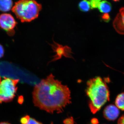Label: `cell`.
Here are the masks:
<instances>
[{"mask_svg":"<svg viewBox=\"0 0 124 124\" xmlns=\"http://www.w3.org/2000/svg\"><path fill=\"white\" fill-rule=\"evenodd\" d=\"M32 95L35 106L49 113L62 112L71 102L69 88L55 79L52 74L36 85Z\"/></svg>","mask_w":124,"mask_h":124,"instance_id":"6da1fadb","label":"cell"},{"mask_svg":"<svg viewBox=\"0 0 124 124\" xmlns=\"http://www.w3.org/2000/svg\"><path fill=\"white\" fill-rule=\"evenodd\" d=\"M86 84V93L89 99V107L94 114L109 101L110 92L105 81L99 77L89 80Z\"/></svg>","mask_w":124,"mask_h":124,"instance_id":"7a4b0ae2","label":"cell"},{"mask_svg":"<svg viewBox=\"0 0 124 124\" xmlns=\"http://www.w3.org/2000/svg\"><path fill=\"white\" fill-rule=\"evenodd\" d=\"M42 5L35 0H22L16 2L12 11L22 22H31L38 17Z\"/></svg>","mask_w":124,"mask_h":124,"instance_id":"3957f363","label":"cell"},{"mask_svg":"<svg viewBox=\"0 0 124 124\" xmlns=\"http://www.w3.org/2000/svg\"><path fill=\"white\" fill-rule=\"evenodd\" d=\"M19 79L4 77L0 82V103L11 101L17 90V84Z\"/></svg>","mask_w":124,"mask_h":124,"instance_id":"277c9868","label":"cell"},{"mask_svg":"<svg viewBox=\"0 0 124 124\" xmlns=\"http://www.w3.org/2000/svg\"><path fill=\"white\" fill-rule=\"evenodd\" d=\"M17 23L13 16L9 14L0 15V27L5 31L9 36L13 35L14 28Z\"/></svg>","mask_w":124,"mask_h":124,"instance_id":"5b68a950","label":"cell"},{"mask_svg":"<svg viewBox=\"0 0 124 124\" xmlns=\"http://www.w3.org/2000/svg\"><path fill=\"white\" fill-rule=\"evenodd\" d=\"M53 44L50 45L54 52L55 53V55L53 56V59L49 62L59 60L63 56L65 57L73 59L71 55V49L69 46H63L62 45L56 43L53 40Z\"/></svg>","mask_w":124,"mask_h":124,"instance_id":"8992f818","label":"cell"},{"mask_svg":"<svg viewBox=\"0 0 124 124\" xmlns=\"http://www.w3.org/2000/svg\"><path fill=\"white\" fill-rule=\"evenodd\" d=\"M113 26L117 32L124 35V7L120 9L119 13L113 21Z\"/></svg>","mask_w":124,"mask_h":124,"instance_id":"52a82bcc","label":"cell"},{"mask_svg":"<svg viewBox=\"0 0 124 124\" xmlns=\"http://www.w3.org/2000/svg\"><path fill=\"white\" fill-rule=\"evenodd\" d=\"M120 110L113 104H110L106 107L103 111V116L105 119L110 121L116 119L119 116Z\"/></svg>","mask_w":124,"mask_h":124,"instance_id":"ba28073f","label":"cell"},{"mask_svg":"<svg viewBox=\"0 0 124 124\" xmlns=\"http://www.w3.org/2000/svg\"><path fill=\"white\" fill-rule=\"evenodd\" d=\"M111 4L110 2L104 0L100 2L98 8L101 13L104 14H108L112 10Z\"/></svg>","mask_w":124,"mask_h":124,"instance_id":"9c48e42d","label":"cell"},{"mask_svg":"<svg viewBox=\"0 0 124 124\" xmlns=\"http://www.w3.org/2000/svg\"><path fill=\"white\" fill-rule=\"evenodd\" d=\"M12 0H0V11L2 12H7L10 11L13 7Z\"/></svg>","mask_w":124,"mask_h":124,"instance_id":"30bf717a","label":"cell"},{"mask_svg":"<svg viewBox=\"0 0 124 124\" xmlns=\"http://www.w3.org/2000/svg\"><path fill=\"white\" fill-rule=\"evenodd\" d=\"M115 104L119 109L124 111V92L117 95L116 99Z\"/></svg>","mask_w":124,"mask_h":124,"instance_id":"8fae6325","label":"cell"},{"mask_svg":"<svg viewBox=\"0 0 124 124\" xmlns=\"http://www.w3.org/2000/svg\"><path fill=\"white\" fill-rule=\"evenodd\" d=\"M78 7L81 11L84 12L89 11L91 9L89 1L85 0L80 2L78 4Z\"/></svg>","mask_w":124,"mask_h":124,"instance_id":"7c38bea8","label":"cell"},{"mask_svg":"<svg viewBox=\"0 0 124 124\" xmlns=\"http://www.w3.org/2000/svg\"><path fill=\"white\" fill-rule=\"evenodd\" d=\"M101 1L100 0H92L89 1L91 9H94L98 8Z\"/></svg>","mask_w":124,"mask_h":124,"instance_id":"4fadbf2b","label":"cell"},{"mask_svg":"<svg viewBox=\"0 0 124 124\" xmlns=\"http://www.w3.org/2000/svg\"><path fill=\"white\" fill-rule=\"evenodd\" d=\"M28 115H26L23 116L20 119V121L21 124H27L30 118Z\"/></svg>","mask_w":124,"mask_h":124,"instance_id":"5bb4252c","label":"cell"},{"mask_svg":"<svg viewBox=\"0 0 124 124\" xmlns=\"http://www.w3.org/2000/svg\"><path fill=\"white\" fill-rule=\"evenodd\" d=\"M102 19L106 22H108L110 19V16L108 14H104L101 16Z\"/></svg>","mask_w":124,"mask_h":124,"instance_id":"9a60e30c","label":"cell"},{"mask_svg":"<svg viewBox=\"0 0 124 124\" xmlns=\"http://www.w3.org/2000/svg\"><path fill=\"white\" fill-rule=\"evenodd\" d=\"M64 124H75L74 120L72 117L67 118L63 121Z\"/></svg>","mask_w":124,"mask_h":124,"instance_id":"2e32d148","label":"cell"},{"mask_svg":"<svg viewBox=\"0 0 124 124\" xmlns=\"http://www.w3.org/2000/svg\"><path fill=\"white\" fill-rule=\"evenodd\" d=\"M27 124H42L39 121H37L34 118L30 117L29 122Z\"/></svg>","mask_w":124,"mask_h":124,"instance_id":"e0dca14e","label":"cell"},{"mask_svg":"<svg viewBox=\"0 0 124 124\" xmlns=\"http://www.w3.org/2000/svg\"><path fill=\"white\" fill-rule=\"evenodd\" d=\"M4 54V50L3 46L0 44V59L3 57Z\"/></svg>","mask_w":124,"mask_h":124,"instance_id":"ac0fdd59","label":"cell"},{"mask_svg":"<svg viewBox=\"0 0 124 124\" xmlns=\"http://www.w3.org/2000/svg\"><path fill=\"white\" fill-rule=\"evenodd\" d=\"M117 124H124V114L118 120Z\"/></svg>","mask_w":124,"mask_h":124,"instance_id":"d6986e66","label":"cell"},{"mask_svg":"<svg viewBox=\"0 0 124 124\" xmlns=\"http://www.w3.org/2000/svg\"><path fill=\"white\" fill-rule=\"evenodd\" d=\"M23 99L22 96H20L18 98V102L20 104H22L23 102Z\"/></svg>","mask_w":124,"mask_h":124,"instance_id":"ffe728a7","label":"cell"},{"mask_svg":"<svg viewBox=\"0 0 124 124\" xmlns=\"http://www.w3.org/2000/svg\"><path fill=\"white\" fill-rule=\"evenodd\" d=\"M0 124H11L8 122H0Z\"/></svg>","mask_w":124,"mask_h":124,"instance_id":"44dd1931","label":"cell"},{"mask_svg":"<svg viewBox=\"0 0 124 124\" xmlns=\"http://www.w3.org/2000/svg\"><path fill=\"white\" fill-rule=\"evenodd\" d=\"M1 78L0 77V82H1Z\"/></svg>","mask_w":124,"mask_h":124,"instance_id":"7402d4cb","label":"cell"}]
</instances>
